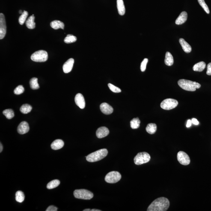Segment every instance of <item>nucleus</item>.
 I'll use <instances>...</instances> for the list:
<instances>
[{
    "label": "nucleus",
    "instance_id": "nucleus-1",
    "mask_svg": "<svg viewBox=\"0 0 211 211\" xmlns=\"http://www.w3.org/2000/svg\"><path fill=\"white\" fill-rule=\"evenodd\" d=\"M170 206L169 200L165 197H161L155 200L148 208L147 211H166Z\"/></svg>",
    "mask_w": 211,
    "mask_h": 211
},
{
    "label": "nucleus",
    "instance_id": "nucleus-16",
    "mask_svg": "<svg viewBox=\"0 0 211 211\" xmlns=\"http://www.w3.org/2000/svg\"><path fill=\"white\" fill-rule=\"evenodd\" d=\"M187 13L186 11L182 12L176 20V25H181L184 23L187 19Z\"/></svg>",
    "mask_w": 211,
    "mask_h": 211
},
{
    "label": "nucleus",
    "instance_id": "nucleus-28",
    "mask_svg": "<svg viewBox=\"0 0 211 211\" xmlns=\"http://www.w3.org/2000/svg\"><path fill=\"white\" fill-rule=\"evenodd\" d=\"M25 199V196L24 193L21 191H18L16 194V200L18 202L21 203L23 202Z\"/></svg>",
    "mask_w": 211,
    "mask_h": 211
},
{
    "label": "nucleus",
    "instance_id": "nucleus-10",
    "mask_svg": "<svg viewBox=\"0 0 211 211\" xmlns=\"http://www.w3.org/2000/svg\"><path fill=\"white\" fill-rule=\"evenodd\" d=\"M7 33V25L5 16L3 13L0 14V39H2Z\"/></svg>",
    "mask_w": 211,
    "mask_h": 211
},
{
    "label": "nucleus",
    "instance_id": "nucleus-17",
    "mask_svg": "<svg viewBox=\"0 0 211 211\" xmlns=\"http://www.w3.org/2000/svg\"><path fill=\"white\" fill-rule=\"evenodd\" d=\"M179 43L183 48L184 52L188 53L192 51V47L183 38H180L179 40Z\"/></svg>",
    "mask_w": 211,
    "mask_h": 211
},
{
    "label": "nucleus",
    "instance_id": "nucleus-31",
    "mask_svg": "<svg viewBox=\"0 0 211 211\" xmlns=\"http://www.w3.org/2000/svg\"><path fill=\"white\" fill-rule=\"evenodd\" d=\"M77 38L72 34H68L65 38L64 41L66 43H70L76 42Z\"/></svg>",
    "mask_w": 211,
    "mask_h": 211
},
{
    "label": "nucleus",
    "instance_id": "nucleus-26",
    "mask_svg": "<svg viewBox=\"0 0 211 211\" xmlns=\"http://www.w3.org/2000/svg\"><path fill=\"white\" fill-rule=\"evenodd\" d=\"M141 121L138 118H135L132 119L130 121L131 127L132 129H138L140 126Z\"/></svg>",
    "mask_w": 211,
    "mask_h": 211
},
{
    "label": "nucleus",
    "instance_id": "nucleus-14",
    "mask_svg": "<svg viewBox=\"0 0 211 211\" xmlns=\"http://www.w3.org/2000/svg\"><path fill=\"white\" fill-rule=\"evenodd\" d=\"M100 108L102 113L106 114H111L114 111V109L112 107L106 102L101 104Z\"/></svg>",
    "mask_w": 211,
    "mask_h": 211
},
{
    "label": "nucleus",
    "instance_id": "nucleus-29",
    "mask_svg": "<svg viewBox=\"0 0 211 211\" xmlns=\"http://www.w3.org/2000/svg\"><path fill=\"white\" fill-rule=\"evenodd\" d=\"M60 184V181L58 179L52 180L48 183L47 188L49 189H53L58 186Z\"/></svg>",
    "mask_w": 211,
    "mask_h": 211
},
{
    "label": "nucleus",
    "instance_id": "nucleus-21",
    "mask_svg": "<svg viewBox=\"0 0 211 211\" xmlns=\"http://www.w3.org/2000/svg\"><path fill=\"white\" fill-rule=\"evenodd\" d=\"M34 19L35 17L33 15L27 19L25 24L27 28L29 29H34L35 28V23L34 22Z\"/></svg>",
    "mask_w": 211,
    "mask_h": 211
},
{
    "label": "nucleus",
    "instance_id": "nucleus-9",
    "mask_svg": "<svg viewBox=\"0 0 211 211\" xmlns=\"http://www.w3.org/2000/svg\"><path fill=\"white\" fill-rule=\"evenodd\" d=\"M177 159L179 163L184 165H189L191 162L189 156L183 151H179L177 153Z\"/></svg>",
    "mask_w": 211,
    "mask_h": 211
},
{
    "label": "nucleus",
    "instance_id": "nucleus-7",
    "mask_svg": "<svg viewBox=\"0 0 211 211\" xmlns=\"http://www.w3.org/2000/svg\"><path fill=\"white\" fill-rule=\"evenodd\" d=\"M178 105V102L176 99H167L161 102L160 106L163 109L169 110L175 108Z\"/></svg>",
    "mask_w": 211,
    "mask_h": 211
},
{
    "label": "nucleus",
    "instance_id": "nucleus-34",
    "mask_svg": "<svg viewBox=\"0 0 211 211\" xmlns=\"http://www.w3.org/2000/svg\"><path fill=\"white\" fill-rule=\"evenodd\" d=\"M25 91V88L22 85L18 86L14 90V92L16 95L22 94Z\"/></svg>",
    "mask_w": 211,
    "mask_h": 211
},
{
    "label": "nucleus",
    "instance_id": "nucleus-44",
    "mask_svg": "<svg viewBox=\"0 0 211 211\" xmlns=\"http://www.w3.org/2000/svg\"><path fill=\"white\" fill-rule=\"evenodd\" d=\"M23 12L22 11V10H20L19 11V13L20 14H22V13H23Z\"/></svg>",
    "mask_w": 211,
    "mask_h": 211
},
{
    "label": "nucleus",
    "instance_id": "nucleus-6",
    "mask_svg": "<svg viewBox=\"0 0 211 211\" xmlns=\"http://www.w3.org/2000/svg\"><path fill=\"white\" fill-rule=\"evenodd\" d=\"M150 156L146 152L139 153L134 158V163L137 165H141L147 163L150 160Z\"/></svg>",
    "mask_w": 211,
    "mask_h": 211
},
{
    "label": "nucleus",
    "instance_id": "nucleus-41",
    "mask_svg": "<svg viewBox=\"0 0 211 211\" xmlns=\"http://www.w3.org/2000/svg\"><path fill=\"white\" fill-rule=\"evenodd\" d=\"M3 150V146L2 144L1 143V144H0V152L1 153L2 152Z\"/></svg>",
    "mask_w": 211,
    "mask_h": 211
},
{
    "label": "nucleus",
    "instance_id": "nucleus-15",
    "mask_svg": "<svg viewBox=\"0 0 211 211\" xmlns=\"http://www.w3.org/2000/svg\"><path fill=\"white\" fill-rule=\"evenodd\" d=\"M109 129L105 127H101L97 129L96 136L98 138H103L109 135Z\"/></svg>",
    "mask_w": 211,
    "mask_h": 211
},
{
    "label": "nucleus",
    "instance_id": "nucleus-32",
    "mask_svg": "<svg viewBox=\"0 0 211 211\" xmlns=\"http://www.w3.org/2000/svg\"><path fill=\"white\" fill-rule=\"evenodd\" d=\"M28 12L25 11H24L23 13L20 16L19 19V23L20 25H23L25 23V21L26 20L27 18L28 17Z\"/></svg>",
    "mask_w": 211,
    "mask_h": 211
},
{
    "label": "nucleus",
    "instance_id": "nucleus-27",
    "mask_svg": "<svg viewBox=\"0 0 211 211\" xmlns=\"http://www.w3.org/2000/svg\"><path fill=\"white\" fill-rule=\"evenodd\" d=\"M32 109V107L31 105L28 104H25L21 107L20 111L24 114H27L31 112Z\"/></svg>",
    "mask_w": 211,
    "mask_h": 211
},
{
    "label": "nucleus",
    "instance_id": "nucleus-33",
    "mask_svg": "<svg viewBox=\"0 0 211 211\" xmlns=\"http://www.w3.org/2000/svg\"><path fill=\"white\" fill-rule=\"evenodd\" d=\"M198 2L200 5L204 9L206 12L207 14H209V10L207 4H206L204 0H198Z\"/></svg>",
    "mask_w": 211,
    "mask_h": 211
},
{
    "label": "nucleus",
    "instance_id": "nucleus-30",
    "mask_svg": "<svg viewBox=\"0 0 211 211\" xmlns=\"http://www.w3.org/2000/svg\"><path fill=\"white\" fill-rule=\"evenodd\" d=\"M3 114L6 116L7 118L8 119H10L13 118L14 117V111L12 110L11 109H8L4 110L3 111Z\"/></svg>",
    "mask_w": 211,
    "mask_h": 211
},
{
    "label": "nucleus",
    "instance_id": "nucleus-42",
    "mask_svg": "<svg viewBox=\"0 0 211 211\" xmlns=\"http://www.w3.org/2000/svg\"><path fill=\"white\" fill-rule=\"evenodd\" d=\"M91 211H101V210L97 209H92L91 210Z\"/></svg>",
    "mask_w": 211,
    "mask_h": 211
},
{
    "label": "nucleus",
    "instance_id": "nucleus-24",
    "mask_svg": "<svg viewBox=\"0 0 211 211\" xmlns=\"http://www.w3.org/2000/svg\"><path fill=\"white\" fill-rule=\"evenodd\" d=\"M157 130L156 125L154 123H150L147 125L146 128V130L148 133L153 134L155 133Z\"/></svg>",
    "mask_w": 211,
    "mask_h": 211
},
{
    "label": "nucleus",
    "instance_id": "nucleus-38",
    "mask_svg": "<svg viewBox=\"0 0 211 211\" xmlns=\"http://www.w3.org/2000/svg\"><path fill=\"white\" fill-rule=\"evenodd\" d=\"M207 72L206 74L209 76H211V63H209L208 64L207 66Z\"/></svg>",
    "mask_w": 211,
    "mask_h": 211
},
{
    "label": "nucleus",
    "instance_id": "nucleus-5",
    "mask_svg": "<svg viewBox=\"0 0 211 211\" xmlns=\"http://www.w3.org/2000/svg\"><path fill=\"white\" fill-rule=\"evenodd\" d=\"M48 55L46 51L40 50L36 51L31 56L32 61L37 62H43L47 60Z\"/></svg>",
    "mask_w": 211,
    "mask_h": 211
},
{
    "label": "nucleus",
    "instance_id": "nucleus-40",
    "mask_svg": "<svg viewBox=\"0 0 211 211\" xmlns=\"http://www.w3.org/2000/svg\"><path fill=\"white\" fill-rule=\"evenodd\" d=\"M192 121L191 120H188L186 126L187 128H189L192 125Z\"/></svg>",
    "mask_w": 211,
    "mask_h": 211
},
{
    "label": "nucleus",
    "instance_id": "nucleus-25",
    "mask_svg": "<svg viewBox=\"0 0 211 211\" xmlns=\"http://www.w3.org/2000/svg\"><path fill=\"white\" fill-rule=\"evenodd\" d=\"M30 87L33 90L38 89L40 87L38 83V79L36 78H33L30 80Z\"/></svg>",
    "mask_w": 211,
    "mask_h": 211
},
{
    "label": "nucleus",
    "instance_id": "nucleus-3",
    "mask_svg": "<svg viewBox=\"0 0 211 211\" xmlns=\"http://www.w3.org/2000/svg\"><path fill=\"white\" fill-rule=\"evenodd\" d=\"M108 154L106 149H102L90 154L86 157L87 160L90 162H94L100 161L106 156Z\"/></svg>",
    "mask_w": 211,
    "mask_h": 211
},
{
    "label": "nucleus",
    "instance_id": "nucleus-43",
    "mask_svg": "<svg viewBox=\"0 0 211 211\" xmlns=\"http://www.w3.org/2000/svg\"><path fill=\"white\" fill-rule=\"evenodd\" d=\"M84 211H90L91 210L90 209H84V210H83Z\"/></svg>",
    "mask_w": 211,
    "mask_h": 211
},
{
    "label": "nucleus",
    "instance_id": "nucleus-37",
    "mask_svg": "<svg viewBox=\"0 0 211 211\" xmlns=\"http://www.w3.org/2000/svg\"><path fill=\"white\" fill-rule=\"evenodd\" d=\"M58 210V208L54 206H50L48 207L46 211H56Z\"/></svg>",
    "mask_w": 211,
    "mask_h": 211
},
{
    "label": "nucleus",
    "instance_id": "nucleus-4",
    "mask_svg": "<svg viewBox=\"0 0 211 211\" xmlns=\"http://www.w3.org/2000/svg\"><path fill=\"white\" fill-rule=\"evenodd\" d=\"M75 198L84 200H90L93 198V194L90 191L85 189L76 190L74 192Z\"/></svg>",
    "mask_w": 211,
    "mask_h": 211
},
{
    "label": "nucleus",
    "instance_id": "nucleus-19",
    "mask_svg": "<svg viewBox=\"0 0 211 211\" xmlns=\"http://www.w3.org/2000/svg\"><path fill=\"white\" fill-rule=\"evenodd\" d=\"M117 3L119 14L120 16H123L126 12V9L123 0H117Z\"/></svg>",
    "mask_w": 211,
    "mask_h": 211
},
{
    "label": "nucleus",
    "instance_id": "nucleus-39",
    "mask_svg": "<svg viewBox=\"0 0 211 211\" xmlns=\"http://www.w3.org/2000/svg\"><path fill=\"white\" fill-rule=\"evenodd\" d=\"M191 121H192V123H193L194 125H197L199 124V122L197 119L195 118L192 119Z\"/></svg>",
    "mask_w": 211,
    "mask_h": 211
},
{
    "label": "nucleus",
    "instance_id": "nucleus-18",
    "mask_svg": "<svg viewBox=\"0 0 211 211\" xmlns=\"http://www.w3.org/2000/svg\"><path fill=\"white\" fill-rule=\"evenodd\" d=\"M64 145L62 140L57 139L54 141L51 144V147L52 150H57L62 148Z\"/></svg>",
    "mask_w": 211,
    "mask_h": 211
},
{
    "label": "nucleus",
    "instance_id": "nucleus-12",
    "mask_svg": "<svg viewBox=\"0 0 211 211\" xmlns=\"http://www.w3.org/2000/svg\"><path fill=\"white\" fill-rule=\"evenodd\" d=\"M75 101L76 105L81 109H84L85 106V101L82 94L78 93L75 96Z\"/></svg>",
    "mask_w": 211,
    "mask_h": 211
},
{
    "label": "nucleus",
    "instance_id": "nucleus-20",
    "mask_svg": "<svg viewBox=\"0 0 211 211\" xmlns=\"http://www.w3.org/2000/svg\"><path fill=\"white\" fill-rule=\"evenodd\" d=\"M51 28L56 30L59 29H64L65 25L63 22L60 20H55L52 21L50 24Z\"/></svg>",
    "mask_w": 211,
    "mask_h": 211
},
{
    "label": "nucleus",
    "instance_id": "nucleus-11",
    "mask_svg": "<svg viewBox=\"0 0 211 211\" xmlns=\"http://www.w3.org/2000/svg\"><path fill=\"white\" fill-rule=\"evenodd\" d=\"M29 130V126L28 123L25 121L21 122L18 127L17 132L21 135L27 133Z\"/></svg>",
    "mask_w": 211,
    "mask_h": 211
},
{
    "label": "nucleus",
    "instance_id": "nucleus-22",
    "mask_svg": "<svg viewBox=\"0 0 211 211\" xmlns=\"http://www.w3.org/2000/svg\"><path fill=\"white\" fill-rule=\"evenodd\" d=\"M165 63L166 65L171 66L174 63V59L172 54L169 52H167L166 53Z\"/></svg>",
    "mask_w": 211,
    "mask_h": 211
},
{
    "label": "nucleus",
    "instance_id": "nucleus-36",
    "mask_svg": "<svg viewBox=\"0 0 211 211\" xmlns=\"http://www.w3.org/2000/svg\"><path fill=\"white\" fill-rule=\"evenodd\" d=\"M148 61V59L145 58L141 62V72H144L145 71Z\"/></svg>",
    "mask_w": 211,
    "mask_h": 211
},
{
    "label": "nucleus",
    "instance_id": "nucleus-2",
    "mask_svg": "<svg viewBox=\"0 0 211 211\" xmlns=\"http://www.w3.org/2000/svg\"><path fill=\"white\" fill-rule=\"evenodd\" d=\"M178 84L183 89L191 92L195 91L196 89L200 88L201 87L198 83L184 79L179 80Z\"/></svg>",
    "mask_w": 211,
    "mask_h": 211
},
{
    "label": "nucleus",
    "instance_id": "nucleus-8",
    "mask_svg": "<svg viewBox=\"0 0 211 211\" xmlns=\"http://www.w3.org/2000/svg\"><path fill=\"white\" fill-rule=\"evenodd\" d=\"M121 178V174L118 172L111 171L105 176V180L107 183H114L119 181Z\"/></svg>",
    "mask_w": 211,
    "mask_h": 211
},
{
    "label": "nucleus",
    "instance_id": "nucleus-35",
    "mask_svg": "<svg viewBox=\"0 0 211 211\" xmlns=\"http://www.w3.org/2000/svg\"><path fill=\"white\" fill-rule=\"evenodd\" d=\"M108 86L109 87L110 90L114 93H120L121 92V90L119 88L115 86L112 84L109 83L108 84Z\"/></svg>",
    "mask_w": 211,
    "mask_h": 211
},
{
    "label": "nucleus",
    "instance_id": "nucleus-13",
    "mask_svg": "<svg viewBox=\"0 0 211 211\" xmlns=\"http://www.w3.org/2000/svg\"><path fill=\"white\" fill-rule=\"evenodd\" d=\"M74 62L73 58L69 59L63 65V72L65 73H68L71 71Z\"/></svg>",
    "mask_w": 211,
    "mask_h": 211
},
{
    "label": "nucleus",
    "instance_id": "nucleus-23",
    "mask_svg": "<svg viewBox=\"0 0 211 211\" xmlns=\"http://www.w3.org/2000/svg\"><path fill=\"white\" fill-rule=\"evenodd\" d=\"M206 65L204 61H200L193 66V69L195 71L202 72L205 68Z\"/></svg>",
    "mask_w": 211,
    "mask_h": 211
}]
</instances>
